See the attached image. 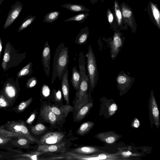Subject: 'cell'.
Instances as JSON below:
<instances>
[{
    "mask_svg": "<svg viewBox=\"0 0 160 160\" xmlns=\"http://www.w3.org/2000/svg\"><path fill=\"white\" fill-rule=\"evenodd\" d=\"M69 51L63 42L60 43L55 51L53 60V68L51 83L52 85L58 77L59 81L68 69L69 63Z\"/></svg>",
    "mask_w": 160,
    "mask_h": 160,
    "instance_id": "6da1fadb",
    "label": "cell"
},
{
    "mask_svg": "<svg viewBox=\"0 0 160 160\" xmlns=\"http://www.w3.org/2000/svg\"><path fill=\"white\" fill-rule=\"evenodd\" d=\"M88 75L90 83V89L93 92L97 82L98 78V70L95 55L92 46L90 45L86 54Z\"/></svg>",
    "mask_w": 160,
    "mask_h": 160,
    "instance_id": "7a4b0ae2",
    "label": "cell"
},
{
    "mask_svg": "<svg viewBox=\"0 0 160 160\" xmlns=\"http://www.w3.org/2000/svg\"><path fill=\"white\" fill-rule=\"evenodd\" d=\"M6 126L8 130L19 133L40 145L39 140L31 134L23 121H9Z\"/></svg>",
    "mask_w": 160,
    "mask_h": 160,
    "instance_id": "3957f363",
    "label": "cell"
},
{
    "mask_svg": "<svg viewBox=\"0 0 160 160\" xmlns=\"http://www.w3.org/2000/svg\"><path fill=\"white\" fill-rule=\"evenodd\" d=\"M133 78L121 71L117 76L116 80L117 87L120 92V94L125 93L131 87L133 82Z\"/></svg>",
    "mask_w": 160,
    "mask_h": 160,
    "instance_id": "277c9868",
    "label": "cell"
},
{
    "mask_svg": "<svg viewBox=\"0 0 160 160\" xmlns=\"http://www.w3.org/2000/svg\"><path fill=\"white\" fill-rule=\"evenodd\" d=\"M64 134L61 132H53L45 134L39 139L40 145H48L59 143L62 141Z\"/></svg>",
    "mask_w": 160,
    "mask_h": 160,
    "instance_id": "5b68a950",
    "label": "cell"
},
{
    "mask_svg": "<svg viewBox=\"0 0 160 160\" xmlns=\"http://www.w3.org/2000/svg\"><path fill=\"white\" fill-rule=\"evenodd\" d=\"M22 9V3L18 1H17L12 5L3 26L4 29L8 27L14 22L19 15Z\"/></svg>",
    "mask_w": 160,
    "mask_h": 160,
    "instance_id": "8992f818",
    "label": "cell"
},
{
    "mask_svg": "<svg viewBox=\"0 0 160 160\" xmlns=\"http://www.w3.org/2000/svg\"><path fill=\"white\" fill-rule=\"evenodd\" d=\"M149 108L150 112L154 120L155 124L157 129L160 124L159 111L153 91L152 90L149 100Z\"/></svg>",
    "mask_w": 160,
    "mask_h": 160,
    "instance_id": "52a82bcc",
    "label": "cell"
},
{
    "mask_svg": "<svg viewBox=\"0 0 160 160\" xmlns=\"http://www.w3.org/2000/svg\"><path fill=\"white\" fill-rule=\"evenodd\" d=\"M95 137L102 142L109 145L116 143L121 137V136L112 131L99 133Z\"/></svg>",
    "mask_w": 160,
    "mask_h": 160,
    "instance_id": "ba28073f",
    "label": "cell"
},
{
    "mask_svg": "<svg viewBox=\"0 0 160 160\" xmlns=\"http://www.w3.org/2000/svg\"><path fill=\"white\" fill-rule=\"evenodd\" d=\"M51 54V49L48 41H46L42 51L41 58L43 69L48 77L49 76L50 74Z\"/></svg>",
    "mask_w": 160,
    "mask_h": 160,
    "instance_id": "9c48e42d",
    "label": "cell"
},
{
    "mask_svg": "<svg viewBox=\"0 0 160 160\" xmlns=\"http://www.w3.org/2000/svg\"><path fill=\"white\" fill-rule=\"evenodd\" d=\"M66 143L64 141L55 144L48 145H39L36 151L45 153L65 152Z\"/></svg>",
    "mask_w": 160,
    "mask_h": 160,
    "instance_id": "30bf717a",
    "label": "cell"
},
{
    "mask_svg": "<svg viewBox=\"0 0 160 160\" xmlns=\"http://www.w3.org/2000/svg\"><path fill=\"white\" fill-rule=\"evenodd\" d=\"M122 40L119 33L115 32L110 42L111 57L114 59L117 57L122 46Z\"/></svg>",
    "mask_w": 160,
    "mask_h": 160,
    "instance_id": "8fae6325",
    "label": "cell"
},
{
    "mask_svg": "<svg viewBox=\"0 0 160 160\" xmlns=\"http://www.w3.org/2000/svg\"><path fill=\"white\" fill-rule=\"evenodd\" d=\"M40 114L46 122L51 124H54L58 119L57 116L52 111L48 105L44 106L40 110Z\"/></svg>",
    "mask_w": 160,
    "mask_h": 160,
    "instance_id": "7c38bea8",
    "label": "cell"
},
{
    "mask_svg": "<svg viewBox=\"0 0 160 160\" xmlns=\"http://www.w3.org/2000/svg\"><path fill=\"white\" fill-rule=\"evenodd\" d=\"M121 12L124 22L132 30L134 28V23L132 10L127 5L123 4L121 5Z\"/></svg>",
    "mask_w": 160,
    "mask_h": 160,
    "instance_id": "4fadbf2b",
    "label": "cell"
},
{
    "mask_svg": "<svg viewBox=\"0 0 160 160\" xmlns=\"http://www.w3.org/2000/svg\"><path fill=\"white\" fill-rule=\"evenodd\" d=\"M69 71L67 69L63 76L61 80V87L62 92L65 100L67 104L70 102L69 100V85L68 81Z\"/></svg>",
    "mask_w": 160,
    "mask_h": 160,
    "instance_id": "5bb4252c",
    "label": "cell"
},
{
    "mask_svg": "<svg viewBox=\"0 0 160 160\" xmlns=\"http://www.w3.org/2000/svg\"><path fill=\"white\" fill-rule=\"evenodd\" d=\"M71 152L83 155H89L104 152L96 147L90 146L78 147L74 149Z\"/></svg>",
    "mask_w": 160,
    "mask_h": 160,
    "instance_id": "9a60e30c",
    "label": "cell"
},
{
    "mask_svg": "<svg viewBox=\"0 0 160 160\" xmlns=\"http://www.w3.org/2000/svg\"><path fill=\"white\" fill-rule=\"evenodd\" d=\"M81 81V74L79 71H78L76 67L74 66L72 69V75L70 81L76 92L79 89Z\"/></svg>",
    "mask_w": 160,
    "mask_h": 160,
    "instance_id": "2e32d148",
    "label": "cell"
},
{
    "mask_svg": "<svg viewBox=\"0 0 160 160\" xmlns=\"http://www.w3.org/2000/svg\"><path fill=\"white\" fill-rule=\"evenodd\" d=\"M61 6L73 12H88L89 10L84 5L67 3L62 5Z\"/></svg>",
    "mask_w": 160,
    "mask_h": 160,
    "instance_id": "e0dca14e",
    "label": "cell"
},
{
    "mask_svg": "<svg viewBox=\"0 0 160 160\" xmlns=\"http://www.w3.org/2000/svg\"><path fill=\"white\" fill-rule=\"evenodd\" d=\"M89 35V30L88 27L82 28L76 37L75 43L78 45L86 43Z\"/></svg>",
    "mask_w": 160,
    "mask_h": 160,
    "instance_id": "ac0fdd59",
    "label": "cell"
},
{
    "mask_svg": "<svg viewBox=\"0 0 160 160\" xmlns=\"http://www.w3.org/2000/svg\"><path fill=\"white\" fill-rule=\"evenodd\" d=\"M93 106V103L90 102L87 103L82 107L78 112L75 119L77 120L80 121L82 120L89 112Z\"/></svg>",
    "mask_w": 160,
    "mask_h": 160,
    "instance_id": "d6986e66",
    "label": "cell"
},
{
    "mask_svg": "<svg viewBox=\"0 0 160 160\" xmlns=\"http://www.w3.org/2000/svg\"><path fill=\"white\" fill-rule=\"evenodd\" d=\"M3 92L7 98L9 100H13L17 95V91L14 85L8 83L4 88Z\"/></svg>",
    "mask_w": 160,
    "mask_h": 160,
    "instance_id": "ffe728a7",
    "label": "cell"
},
{
    "mask_svg": "<svg viewBox=\"0 0 160 160\" xmlns=\"http://www.w3.org/2000/svg\"><path fill=\"white\" fill-rule=\"evenodd\" d=\"M92 122L87 121L83 123L78 129L77 133L81 136L84 135L88 133L94 125Z\"/></svg>",
    "mask_w": 160,
    "mask_h": 160,
    "instance_id": "44dd1931",
    "label": "cell"
},
{
    "mask_svg": "<svg viewBox=\"0 0 160 160\" xmlns=\"http://www.w3.org/2000/svg\"><path fill=\"white\" fill-rule=\"evenodd\" d=\"M150 8L152 16L157 26L160 29V12L157 6L150 2Z\"/></svg>",
    "mask_w": 160,
    "mask_h": 160,
    "instance_id": "7402d4cb",
    "label": "cell"
},
{
    "mask_svg": "<svg viewBox=\"0 0 160 160\" xmlns=\"http://www.w3.org/2000/svg\"><path fill=\"white\" fill-rule=\"evenodd\" d=\"M44 153L43 152L36 151L28 153L18 154L14 155L13 157L16 158L22 157L26 158L27 160H37L40 159L38 158L39 156Z\"/></svg>",
    "mask_w": 160,
    "mask_h": 160,
    "instance_id": "603a6c76",
    "label": "cell"
},
{
    "mask_svg": "<svg viewBox=\"0 0 160 160\" xmlns=\"http://www.w3.org/2000/svg\"><path fill=\"white\" fill-rule=\"evenodd\" d=\"M11 51V47L8 42L6 45L2 64V67L5 71H6L8 63L10 59Z\"/></svg>",
    "mask_w": 160,
    "mask_h": 160,
    "instance_id": "cb8c5ba5",
    "label": "cell"
},
{
    "mask_svg": "<svg viewBox=\"0 0 160 160\" xmlns=\"http://www.w3.org/2000/svg\"><path fill=\"white\" fill-rule=\"evenodd\" d=\"M60 14L59 11L52 10L44 16L43 21L46 23L52 22L59 18Z\"/></svg>",
    "mask_w": 160,
    "mask_h": 160,
    "instance_id": "d4e9b609",
    "label": "cell"
},
{
    "mask_svg": "<svg viewBox=\"0 0 160 160\" xmlns=\"http://www.w3.org/2000/svg\"><path fill=\"white\" fill-rule=\"evenodd\" d=\"M35 142L25 137H23L12 141V143L14 145L24 148H28L31 143Z\"/></svg>",
    "mask_w": 160,
    "mask_h": 160,
    "instance_id": "484cf974",
    "label": "cell"
},
{
    "mask_svg": "<svg viewBox=\"0 0 160 160\" xmlns=\"http://www.w3.org/2000/svg\"><path fill=\"white\" fill-rule=\"evenodd\" d=\"M0 135L17 139L25 137L19 133L4 129L3 125L0 126Z\"/></svg>",
    "mask_w": 160,
    "mask_h": 160,
    "instance_id": "4316f807",
    "label": "cell"
},
{
    "mask_svg": "<svg viewBox=\"0 0 160 160\" xmlns=\"http://www.w3.org/2000/svg\"><path fill=\"white\" fill-rule=\"evenodd\" d=\"M89 15L88 12L82 13L65 20L64 22H68L70 21H77L79 23H82L87 19Z\"/></svg>",
    "mask_w": 160,
    "mask_h": 160,
    "instance_id": "83f0119b",
    "label": "cell"
},
{
    "mask_svg": "<svg viewBox=\"0 0 160 160\" xmlns=\"http://www.w3.org/2000/svg\"><path fill=\"white\" fill-rule=\"evenodd\" d=\"M36 18V15H29L24 19L19 27L18 32H19L27 28L34 21Z\"/></svg>",
    "mask_w": 160,
    "mask_h": 160,
    "instance_id": "f1b7e54d",
    "label": "cell"
},
{
    "mask_svg": "<svg viewBox=\"0 0 160 160\" xmlns=\"http://www.w3.org/2000/svg\"><path fill=\"white\" fill-rule=\"evenodd\" d=\"M59 119H61L64 117H66L69 113L73 109V107L69 105H63L59 108Z\"/></svg>",
    "mask_w": 160,
    "mask_h": 160,
    "instance_id": "f546056e",
    "label": "cell"
},
{
    "mask_svg": "<svg viewBox=\"0 0 160 160\" xmlns=\"http://www.w3.org/2000/svg\"><path fill=\"white\" fill-rule=\"evenodd\" d=\"M46 127L41 123H38L31 128V132L34 134L38 135L43 133L46 130Z\"/></svg>",
    "mask_w": 160,
    "mask_h": 160,
    "instance_id": "4dcf8cb0",
    "label": "cell"
},
{
    "mask_svg": "<svg viewBox=\"0 0 160 160\" xmlns=\"http://www.w3.org/2000/svg\"><path fill=\"white\" fill-rule=\"evenodd\" d=\"M33 100L32 98H31L25 101L21 102L16 107V110L18 113L23 112L29 105Z\"/></svg>",
    "mask_w": 160,
    "mask_h": 160,
    "instance_id": "1f68e13d",
    "label": "cell"
},
{
    "mask_svg": "<svg viewBox=\"0 0 160 160\" xmlns=\"http://www.w3.org/2000/svg\"><path fill=\"white\" fill-rule=\"evenodd\" d=\"M115 15L116 18L119 25H121L122 21V16L119 8V4L117 0H115L114 4Z\"/></svg>",
    "mask_w": 160,
    "mask_h": 160,
    "instance_id": "d6a6232c",
    "label": "cell"
},
{
    "mask_svg": "<svg viewBox=\"0 0 160 160\" xmlns=\"http://www.w3.org/2000/svg\"><path fill=\"white\" fill-rule=\"evenodd\" d=\"M32 63L30 62L22 68L18 73V77H20L26 75L32 72Z\"/></svg>",
    "mask_w": 160,
    "mask_h": 160,
    "instance_id": "836d02e7",
    "label": "cell"
},
{
    "mask_svg": "<svg viewBox=\"0 0 160 160\" xmlns=\"http://www.w3.org/2000/svg\"><path fill=\"white\" fill-rule=\"evenodd\" d=\"M37 79L35 77H32L28 80L26 86L28 88H32L37 84Z\"/></svg>",
    "mask_w": 160,
    "mask_h": 160,
    "instance_id": "e575fe53",
    "label": "cell"
},
{
    "mask_svg": "<svg viewBox=\"0 0 160 160\" xmlns=\"http://www.w3.org/2000/svg\"><path fill=\"white\" fill-rule=\"evenodd\" d=\"M50 89L48 86L43 84L41 89V92L43 96L45 97H48L50 93Z\"/></svg>",
    "mask_w": 160,
    "mask_h": 160,
    "instance_id": "d590c367",
    "label": "cell"
},
{
    "mask_svg": "<svg viewBox=\"0 0 160 160\" xmlns=\"http://www.w3.org/2000/svg\"><path fill=\"white\" fill-rule=\"evenodd\" d=\"M9 106V103L3 95H0V108H6Z\"/></svg>",
    "mask_w": 160,
    "mask_h": 160,
    "instance_id": "8d00e7d4",
    "label": "cell"
},
{
    "mask_svg": "<svg viewBox=\"0 0 160 160\" xmlns=\"http://www.w3.org/2000/svg\"><path fill=\"white\" fill-rule=\"evenodd\" d=\"M12 140V138L0 135V145H4Z\"/></svg>",
    "mask_w": 160,
    "mask_h": 160,
    "instance_id": "74e56055",
    "label": "cell"
},
{
    "mask_svg": "<svg viewBox=\"0 0 160 160\" xmlns=\"http://www.w3.org/2000/svg\"><path fill=\"white\" fill-rule=\"evenodd\" d=\"M52 92L54 94L56 100L58 101H61L62 98V95L60 89H59L57 90L55 89H53Z\"/></svg>",
    "mask_w": 160,
    "mask_h": 160,
    "instance_id": "f35d334b",
    "label": "cell"
},
{
    "mask_svg": "<svg viewBox=\"0 0 160 160\" xmlns=\"http://www.w3.org/2000/svg\"><path fill=\"white\" fill-rule=\"evenodd\" d=\"M36 115V113L33 112L32 113L27 119L26 122L30 125L34 121Z\"/></svg>",
    "mask_w": 160,
    "mask_h": 160,
    "instance_id": "ab89813d",
    "label": "cell"
},
{
    "mask_svg": "<svg viewBox=\"0 0 160 160\" xmlns=\"http://www.w3.org/2000/svg\"><path fill=\"white\" fill-rule=\"evenodd\" d=\"M107 17L108 22L110 24H112L113 20V16L109 9H107Z\"/></svg>",
    "mask_w": 160,
    "mask_h": 160,
    "instance_id": "60d3db41",
    "label": "cell"
},
{
    "mask_svg": "<svg viewBox=\"0 0 160 160\" xmlns=\"http://www.w3.org/2000/svg\"><path fill=\"white\" fill-rule=\"evenodd\" d=\"M140 125V123L138 119L137 118H135L132 124L133 128H138Z\"/></svg>",
    "mask_w": 160,
    "mask_h": 160,
    "instance_id": "b9f144b4",
    "label": "cell"
},
{
    "mask_svg": "<svg viewBox=\"0 0 160 160\" xmlns=\"http://www.w3.org/2000/svg\"><path fill=\"white\" fill-rule=\"evenodd\" d=\"M2 49V44L1 40L0 37V58L1 56V52Z\"/></svg>",
    "mask_w": 160,
    "mask_h": 160,
    "instance_id": "7bdbcfd3",
    "label": "cell"
},
{
    "mask_svg": "<svg viewBox=\"0 0 160 160\" xmlns=\"http://www.w3.org/2000/svg\"><path fill=\"white\" fill-rule=\"evenodd\" d=\"M91 2V3L93 4L94 3L96 2L97 0H89Z\"/></svg>",
    "mask_w": 160,
    "mask_h": 160,
    "instance_id": "ee69618b",
    "label": "cell"
},
{
    "mask_svg": "<svg viewBox=\"0 0 160 160\" xmlns=\"http://www.w3.org/2000/svg\"><path fill=\"white\" fill-rule=\"evenodd\" d=\"M4 0H0V6L1 5V4L2 3ZM0 12H1V10H0Z\"/></svg>",
    "mask_w": 160,
    "mask_h": 160,
    "instance_id": "f6af8a7d",
    "label": "cell"
},
{
    "mask_svg": "<svg viewBox=\"0 0 160 160\" xmlns=\"http://www.w3.org/2000/svg\"><path fill=\"white\" fill-rule=\"evenodd\" d=\"M2 155H0V158H2Z\"/></svg>",
    "mask_w": 160,
    "mask_h": 160,
    "instance_id": "bcb514c9",
    "label": "cell"
}]
</instances>
